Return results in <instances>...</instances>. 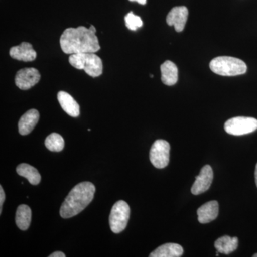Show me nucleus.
Masks as SVG:
<instances>
[{
    "instance_id": "obj_12",
    "label": "nucleus",
    "mask_w": 257,
    "mask_h": 257,
    "mask_svg": "<svg viewBox=\"0 0 257 257\" xmlns=\"http://www.w3.org/2000/svg\"><path fill=\"white\" fill-rule=\"evenodd\" d=\"M40 114L36 109H30L24 114L18 123L19 133L21 135H28L38 123Z\"/></svg>"
},
{
    "instance_id": "obj_25",
    "label": "nucleus",
    "mask_w": 257,
    "mask_h": 257,
    "mask_svg": "<svg viewBox=\"0 0 257 257\" xmlns=\"http://www.w3.org/2000/svg\"><path fill=\"white\" fill-rule=\"evenodd\" d=\"M255 181H256V184L257 187V164L256 166V170H255Z\"/></svg>"
},
{
    "instance_id": "obj_18",
    "label": "nucleus",
    "mask_w": 257,
    "mask_h": 257,
    "mask_svg": "<svg viewBox=\"0 0 257 257\" xmlns=\"http://www.w3.org/2000/svg\"><path fill=\"white\" fill-rule=\"evenodd\" d=\"M31 209L25 204L19 206L17 209L16 217H15V221L19 229L23 231L28 229L31 223Z\"/></svg>"
},
{
    "instance_id": "obj_6",
    "label": "nucleus",
    "mask_w": 257,
    "mask_h": 257,
    "mask_svg": "<svg viewBox=\"0 0 257 257\" xmlns=\"http://www.w3.org/2000/svg\"><path fill=\"white\" fill-rule=\"evenodd\" d=\"M224 130L234 136H241L252 133L257 130V119L253 117L236 116L225 122Z\"/></svg>"
},
{
    "instance_id": "obj_13",
    "label": "nucleus",
    "mask_w": 257,
    "mask_h": 257,
    "mask_svg": "<svg viewBox=\"0 0 257 257\" xmlns=\"http://www.w3.org/2000/svg\"><path fill=\"white\" fill-rule=\"evenodd\" d=\"M198 220L201 224H207L211 222L219 214V204L216 201L207 202L198 209Z\"/></svg>"
},
{
    "instance_id": "obj_22",
    "label": "nucleus",
    "mask_w": 257,
    "mask_h": 257,
    "mask_svg": "<svg viewBox=\"0 0 257 257\" xmlns=\"http://www.w3.org/2000/svg\"><path fill=\"white\" fill-rule=\"evenodd\" d=\"M5 194L4 190H3V187H0V214H2L3 211V203L5 202Z\"/></svg>"
},
{
    "instance_id": "obj_20",
    "label": "nucleus",
    "mask_w": 257,
    "mask_h": 257,
    "mask_svg": "<svg viewBox=\"0 0 257 257\" xmlns=\"http://www.w3.org/2000/svg\"><path fill=\"white\" fill-rule=\"evenodd\" d=\"M45 145L50 151L61 152L64 147V140L59 134L52 133L45 140Z\"/></svg>"
},
{
    "instance_id": "obj_5",
    "label": "nucleus",
    "mask_w": 257,
    "mask_h": 257,
    "mask_svg": "<svg viewBox=\"0 0 257 257\" xmlns=\"http://www.w3.org/2000/svg\"><path fill=\"white\" fill-rule=\"evenodd\" d=\"M130 216V208L124 201L115 203L109 216V225L111 231L118 234L124 231L127 226Z\"/></svg>"
},
{
    "instance_id": "obj_19",
    "label": "nucleus",
    "mask_w": 257,
    "mask_h": 257,
    "mask_svg": "<svg viewBox=\"0 0 257 257\" xmlns=\"http://www.w3.org/2000/svg\"><path fill=\"white\" fill-rule=\"evenodd\" d=\"M16 170L19 175L28 179L32 185H37L41 181V176L37 169L28 164L18 165Z\"/></svg>"
},
{
    "instance_id": "obj_1",
    "label": "nucleus",
    "mask_w": 257,
    "mask_h": 257,
    "mask_svg": "<svg viewBox=\"0 0 257 257\" xmlns=\"http://www.w3.org/2000/svg\"><path fill=\"white\" fill-rule=\"evenodd\" d=\"M60 46L64 53L73 54L96 52L100 50L99 40L96 36L95 27L89 29L80 26L64 30L60 37Z\"/></svg>"
},
{
    "instance_id": "obj_16",
    "label": "nucleus",
    "mask_w": 257,
    "mask_h": 257,
    "mask_svg": "<svg viewBox=\"0 0 257 257\" xmlns=\"http://www.w3.org/2000/svg\"><path fill=\"white\" fill-rule=\"evenodd\" d=\"M184 250L181 245L167 243L157 248L150 254V257H179L183 254Z\"/></svg>"
},
{
    "instance_id": "obj_8",
    "label": "nucleus",
    "mask_w": 257,
    "mask_h": 257,
    "mask_svg": "<svg viewBox=\"0 0 257 257\" xmlns=\"http://www.w3.org/2000/svg\"><path fill=\"white\" fill-rule=\"evenodd\" d=\"M40 72L35 68H25L18 71L15 77L17 87L23 90H28L40 80Z\"/></svg>"
},
{
    "instance_id": "obj_23",
    "label": "nucleus",
    "mask_w": 257,
    "mask_h": 257,
    "mask_svg": "<svg viewBox=\"0 0 257 257\" xmlns=\"http://www.w3.org/2000/svg\"><path fill=\"white\" fill-rule=\"evenodd\" d=\"M66 255L64 254L62 251H55L50 255V257H65Z\"/></svg>"
},
{
    "instance_id": "obj_11",
    "label": "nucleus",
    "mask_w": 257,
    "mask_h": 257,
    "mask_svg": "<svg viewBox=\"0 0 257 257\" xmlns=\"http://www.w3.org/2000/svg\"><path fill=\"white\" fill-rule=\"evenodd\" d=\"M10 55L12 58L24 62H32L37 57L36 52L29 42H23L18 46L12 47L10 50Z\"/></svg>"
},
{
    "instance_id": "obj_24",
    "label": "nucleus",
    "mask_w": 257,
    "mask_h": 257,
    "mask_svg": "<svg viewBox=\"0 0 257 257\" xmlns=\"http://www.w3.org/2000/svg\"><path fill=\"white\" fill-rule=\"evenodd\" d=\"M130 1L132 2H138L139 4L140 5H145L147 3V0H130Z\"/></svg>"
},
{
    "instance_id": "obj_3",
    "label": "nucleus",
    "mask_w": 257,
    "mask_h": 257,
    "mask_svg": "<svg viewBox=\"0 0 257 257\" xmlns=\"http://www.w3.org/2000/svg\"><path fill=\"white\" fill-rule=\"evenodd\" d=\"M211 70L221 76H237L246 73L247 67L240 59L232 57H218L209 64Z\"/></svg>"
},
{
    "instance_id": "obj_17",
    "label": "nucleus",
    "mask_w": 257,
    "mask_h": 257,
    "mask_svg": "<svg viewBox=\"0 0 257 257\" xmlns=\"http://www.w3.org/2000/svg\"><path fill=\"white\" fill-rule=\"evenodd\" d=\"M238 243L239 240L237 237L224 236L216 240L214 242V246L219 253L229 254L237 248Z\"/></svg>"
},
{
    "instance_id": "obj_27",
    "label": "nucleus",
    "mask_w": 257,
    "mask_h": 257,
    "mask_svg": "<svg viewBox=\"0 0 257 257\" xmlns=\"http://www.w3.org/2000/svg\"><path fill=\"white\" fill-rule=\"evenodd\" d=\"M253 257H257V253H256V254L253 255Z\"/></svg>"
},
{
    "instance_id": "obj_4",
    "label": "nucleus",
    "mask_w": 257,
    "mask_h": 257,
    "mask_svg": "<svg viewBox=\"0 0 257 257\" xmlns=\"http://www.w3.org/2000/svg\"><path fill=\"white\" fill-rule=\"evenodd\" d=\"M69 62L72 67L83 69L90 77H97L102 74V61L94 52L73 54L69 57Z\"/></svg>"
},
{
    "instance_id": "obj_26",
    "label": "nucleus",
    "mask_w": 257,
    "mask_h": 257,
    "mask_svg": "<svg viewBox=\"0 0 257 257\" xmlns=\"http://www.w3.org/2000/svg\"><path fill=\"white\" fill-rule=\"evenodd\" d=\"M154 76L152 75V74H150V77H152V78H153Z\"/></svg>"
},
{
    "instance_id": "obj_2",
    "label": "nucleus",
    "mask_w": 257,
    "mask_h": 257,
    "mask_svg": "<svg viewBox=\"0 0 257 257\" xmlns=\"http://www.w3.org/2000/svg\"><path fill=\"white\" fill-rule=\"evenodd\" d=\"M95 187L89 182H81L69 193L60 208V216L68 219L77 215L92 202Z\"/></svg>"
},
{
    "instance_id": "obj_15",
    "label": "nucleus",
    "mask_w": 257,
    "mask_h": 257,
    "mask_svg": "<svg viewBox=\"0 0 257 257\" xmlns=\"http://www.w3.org/2000/svg\"><path fill=\"white\" fill-rule=\"evenodd\" d=\"M162 82L167 86L175 85L178 81V68L172 61L167 60L161 65Z\"/></svg>"
},
{
    "instance_id": "obj_9",
    "label": "nucleus",
    "mask_w": 257,
    "mask_h": 257,
    "mask_svg": "<svg viewBox=\"0 0 257 257\" xmlns=\"http://www.w3.org/2000/svg\"><path fill=\"white\" fill-rule=\"evenodd\" d=\"M214 178V173L211 166L205 165L201 170L199 175L196 177V180L193 184L192 193L194 195H199L202 193L207 192L210 188Z\"/></svg>"
},
{
    "instance_id": "obj_7",
    "label": "nucleus",
    "mask_w": 257,
    "mask_h": 257,
    "mask_svg": "<svg viewBox=\"0 0 257 257\" xmlns=\"http://www.w3.org/2000/svg\"><path fill=\"white\" fill-rule=\"evenodd\" d=\"M170 145L163 140H158L152 145L150 159L154 167L157 169L165 168L170 162Z\"/></svg>"
},
{
    "instance_id": "obj_10",
    "label": "nucleus",
    "mask_w": 257,
    "mask_h": 257,
    "mask_svg": "<svg viewBox=\"0 0 257 257\" xmlns=\"http://www.w3.org/2000/svg\"><path fill=\"white\" fill-rule=\"evenodd\" d=\"M189 12L186 7H175L171 10L167 17V23L173 26L176 31H183L188 18Z\"/></svg>"
},
{
    "instance_id": "obj_14",
    "label": "nucleus",
    "mask_w": 257,
    "mask_h": 257,
    "mask_svg": "<svg viewBox=\"0 0 257 257\" xmlns=\"http://www.w3.org/2000/svg\"><path fill=\"white\" fill-rule=\"evenodd\" d=\"M57 99H58L62 109L67 114L72 116V117H77L79 116L80 111H79L78 103L75 101V99L70 94L67 92H63V91H61L57 94Z\"/></svg>"
},
{
    "instance_id": "obj_21",
    "label": "nucleus",
    "mask_w": 257,
    "mask_h": 257,
    "mask_svg": "<svg viewBox=\"0 0 257 257\" xmlns=\"http://www.w3.org/2000/svg\"><path fill=\"white\" fill-rule=\"evenodd\" d=\"M124 20L126 28L133 31H135L138 28L143 27V23L142 19L140 17L134 15L132 12L126 15Z\"/></svg>"
}]
</instances>
